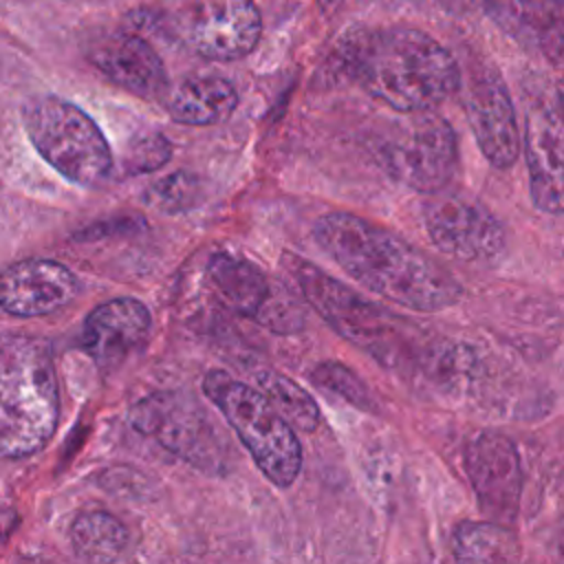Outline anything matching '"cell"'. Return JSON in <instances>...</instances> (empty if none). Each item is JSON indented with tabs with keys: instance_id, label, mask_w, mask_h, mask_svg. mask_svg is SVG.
I'll list each match as a JSON object with an SVG mask.
<instances>
[{
	"instance_id": "obj_2",
	"label": "cell",
	"mask_w": 564,
	"mask_h": 564,
	"mask_svg": "<svg viewBox=\"0 0 564 564\" xmlns=\"http://www.w3.org/2000/svg\"><path fill=\"white\" fill-rule=\"evenodd\" d=\"M344 62L366 93L399 112H430L460 84L452 53L412 26L359 31L344 44Z\"/></svg>"
},
{
	"instance_id": "obj_19",
	"label": "cell",
	"mask_w": 564,
	"mask_h": 564,
	"mask_svg": "<svg viewBox=\"0 0 564 564\" xmlns=\"http://www.w3.org/2000/svg\"><path fill=\"white\" fill-rule=\"evenodd\" d=\"M207 271L214 289L234 311L258 317L271 293V284L256 264L240 256L216 253Z\"/></svg>"
},
{
	"instance_id": "obj_17",
	"label": "cell",
	"mask_w": 564,
	"mask_h": 564,
	"mask_svg": "<svg viewBox=\"0 0 564 564\" xmlns=\"http://www.w3.org/2000/svg\"><path fill=\"white\" fill-rule=\"evenodd\" d=\"M482 9L551 59L564 57V0H485Z\"/></svg>"
},
{
	"instance_id": "obj_5",
	"label": "cell",
	"mask_w": 564,
	"mask_h": 564,
	"mask_svg": "<svg viewBox=\"0 0 564 564\" xmlns=\"http://www.w3.org/2000/svg\"><path fill=\"white\" fill-rule=\"evenodd\" d=\"M26 134L40 156L75 185H99L110 167V148L97 123L62 97H35L22 115Z\"/></svg>"
},
{
	"instance_id": "obj_6",
	"label": "cell",
	"mask_w": 564,
	"mask_h": 564,
	"mask_svg": "<svg viewBox=\"0 0 564 564\" xmlns=\"http://www.w3.org/2000/svg\"><path fill=\"white\" fill-rule=\"evenodd\" d=\"M130 423L203 474L223 476L231 469L227 434L187 392L163 390L139 399L130 410Z\"/></svg>"
},
{
	"instance_id": "obj_24",
	"label": "cell",
	"mask_w": 564,
	"mask_h": 564,
	"mask_svg": "<svg viewBox=\"0 0 564 564\" xmlns=\"http://www.w3.org/2000/svg\"><path fill=\"white\" fill-rule=\"evenodd\" d=\"M172 156V145L161 132H143L123 150V172L139 176L163 167Z\"/></svg>"
},
{
	"instance_id": "obj_12",
	"label": "cell",
	"mask_w": 564,
	"mask_h": 564,
	"mask_svg": "<svg viewBox=\"0 0 564 564\" xmlns=\"http://www.w3.org/2000/svg\"><path fill=\"white\" fill-rule=\"evenodd\" d=\"M524 156L535 207L564 214V106L551 97L527 104Z\"/></svg>"
},
{
	"instance_id": "obj_14",
	"label": "cell",
	"mask_w": 564,
	"mask_h": 564,
	"mask_svg": "<svg viewBox=\"0 0 564 564\" xmlns=\"http://www.w3.org/2000/svg\"><path fill=\"white\" fill-rule=\"evenodd\" d=\"M467 474L480 507L496 520L513 518L520 498L516 447L500 434H480L467 447Z\"/></svg>"
},
{
	"instance_id": "obj_21",
	"label": "cell",
	"mask_w": 564,
	"mask_h": 564,
	"mask_svg": "<svg viewBox=\"0 0 564 564\" xmlns=\"http://www.w3.org/2000/svg\"><path fill=\"white\" fill-rule=\"evenodd\" d=\"M256 388L293 430L313 432L317 427L319 408L315 399L289 377L275 370H262L256 375Z\"/></svg>"
},
{
	"instance_id": "obj_11",
	"label": "cell",
	"mask_w": 564,
	"mask_h": 564,
	"mask_svg": "<svg viewBox=\"0 0 564 564\" xmlns=\"http://www.w3.org/2000/svg\"><path fill=\"white\" fill-rule=\"evenodd\" d=\"M423 225L436 249L467 262L494 260L505 249L496 216L460 194H434L423 207Z\"/></svg>"
},
{
	"instance_id": "obj_9",
	"label": "cell",
	"mask_w": 564,
	"mask_h": 564,
	"mask_svg": "<svg viewBox=\"0 0 564 564\" xmlns=\"http://www.w3.org/2000/svg\"><path fill=\"white\" fill-rule=\"evenodd\" d=\"M170 24L194 53L209 59L247 55L262 31L253 0H181Z\"/></svg>"
},
{
	"instance_id": "obj_20",
	"label": "cell",
	"mask_w": 564,
	"mask_h": 564,
	"mask_svg": "<svg viewBox=\"0 0 564 564\" xmlns=\"http://www.w3.org/2000/svg\"><path fill=\"white\" fill-rule=\"evenodd\" d=\"M70 544L90 564H112L128 546V529L108 511H84L70 524Z\"/></svg>"
},
{
	"instance_id": "obj_1",
	"label": "cell",
	"mask_w": 564,
	"mask_h": 564,
	"mask_svg": "<svg viewBox=\"0 0 564 564\" xmlns=\"http://www.w3.org/2000/svg\"><path fill=\"white\" fill-rule=\"evenodd\" d=\"M315 242L361 286L414 311H441L463 295L460 284L397 234L348 212L322 216Z\"/></svg>"
},
{
	"instance_id": "obj_3",
	"label": "cell",
	"mask_w": 564,
	"mask_h": 564,
	"mask_svg": "<svg viewBox=\"0 0 564 564\" xmlns=\"http://www.w3.org/2000/svg\"><path fill=\"white\" fill-rule=\"evenodd\" d=\"M59 392L48 341L0 333V458L40 452L55 432Z\"/></svg>"
},
{
	"instance_id": "obj_4",
	"label": "cell",
	"mask_w": 564,
	"mask_h": 564,
	"mask_svg": "<svg viewBox=\"0 0 564 564\" xmlns=\"http://www.w3.org/2000/svg\"><path fill=\"white\" fill-rule=\"evenodd\" d=\"M203 392L223 412L260 471L278 487H291L302 467L295 430L273 410L264 394L225 370H209Z\"/></svg>"
},
{
	"instance_id": "obj_15",
	"label": "cell",
	"mask_w": 564,
	"mask_h": 564,
	"mask_svg": "<svg viewBox=\"0 0 564 564\" xmlns=\"http://www.w3.org/2000/svg\"><path fill=\"white\" fill-rule=\"evenodd\" d=\"M150 313L134 297H115L93 308L84 322L82 348L101 368L126 361L150 335Z\"/></svg>"
},
{
	"instance_id": "obj_10",
	"label": "cell",
	"mask_w": 564,
	"mask_h": 564,
	"mask_svg": "<svg viewBox=\"0 0 564 564\" xmlns=\"http://www.w3.org/2000/svg\"><path fill=\"white\" fill-rule=\"evenodd\" d=\"M463 86V106L480 152L494 167H509L520 152V130L516 123L509 90L496 68L469 62Z\"/></svg>"
},
{
	"instance_id": "obj_18",
	"label": "cell",
	"mask_w": 564,
	"mask_h": 564,
	"mask_svg": "<svg viewBox=\"0 0 564 564\" xmlns=\"http://www.w3.org/2000/svg\"><path fill=\"white\" fill-rule=\"evenodd\" d=\"M238 104L236 88L216 75L183 77L167 95L174 121L187 126H212L225 121Z\"/></svg>"
},
{
	"instance_id": "obj_27",
	"label": "cell",
	"mask_w": 564,
	"mask_h": 564,
	"mask_svg": "<svg viewBox=\"0 0 564 564\" xmlns=\"http://www.w3.org/2000/svg\"><path fill=\"white\" fill-rule=\"evenodd\" d=\"M562 564H564V538H562Z\"/></svg>"
},
{
	"instance_id": "obj_8",
	"label": "cell",
	"mask_w": 564,
	"mask_h": 564,
	"mask_svg": "<svg viewBox=\"0 0 564 564\" xmlns=\"http://www.w3.org/2000/svg\"><path fill=\"white\" fill-rule=\"evenodd\" d=\"M386 170L403 185L441 194L458 167V143L452 126L430 112H416L399 126L381 145Z\"/></svg>"
},
{
	"instance_id": "obj_23",
	"label": "cell",
	"mask_w": 564,
	"mask_h": 564,
	"mask_svg": "<svg viewBox=\"0 0 564 564\" xmlns=\"http://www.w3.org/2000/svg\"><path fill=\"white\" fill-rule=\"evenodd\" d=\"M311 379L315 386L341 397L344 401H348L355 408H361V410L372 408V397H370L368 388L364 386V381L350 368H346L337 361H322L319 366L313 368Z\"/></svg>"
},
{
	"instance_id": "obj_16",
	"label": "cell",
	"mask_w": 564,
	"mask_h": 564,
	"mask_svg": "<svg viewBox=\"0 0 564 564\" xmlns=\"http://www.w3.org/2000/svg\"><path fill=\"white\" fill-rule=\"evenodd\" d=\"M93 64L117 86L152 99L165 90L167 75L154 46L132 31L112 33L93 44Z\"/></svg>"
},
{
	"instance_id": "obj_13",
	"label": "cell",
	"mask_w": 564,
	"mask_h": 564,
	"mask_svg": "<svg viewBox=\"0 0 564 564\" xmlns=\"http://www.w3.org/2000/svg\"><path fill=\"white\" fill-rule=\"evenodd\" d=\"M79 293L75 273L55 260H20L0 271V308L15 317L53 313Z\"/></svg>"
},
{
	"instance_id": "obj_26",
	"label": "cell",
	"mask_w": 564,
	"mask_h": 564,
	"mask_svg": "<svg viewBox=\"0 0 564 564\" xmlns=\"http://www.w3.org/2000/svg\"><path fill=\"white\" fill-rule=\"evenodd\" d=\"M317 4H319L324 11H330L333 7L339 4V0H317Z\"/></svg>"
},
{
	"instance_id": "obj_25",
	"label": "cell",
	"mask_w": 564,
	"mask_h": 564,
	"mask_svg": "<svg viewBox=\"0 0 564 564\" xmlns=\"http://www.w3.org/2000/svg\"><path fill=\"white\" fill-rule=\"evenodd\" d=\"M200 183L189 172H172L159 178L150 189L148 198L161 212H185L198 198Z\"/></svg>"
},
{
	"instance_id": "obj_7",
	"label": "cell",
	"mask_w": 564,
	"mask_h": 564,
	"mask_svg": "<svg viewBox=\"0 0 564 564\" xmlns=\"http://www.w3.org/2000/svg\"><path fill=\"white\" fill-rule=\"evenodd\" d=\"M308 304L348 341L388 361L408 339V322L383 306L361 297L315 264L295 256L286 258Z\"/></svg>"
},
{
	"instance_id": "obj_22",
	"label": "cell",
	"mask_w": 564,
	"mask_h": 564,
	"mask_svg": "<svg viewBox=\"0 0 564 564\" xmlns=\"http://www.w3.org/2000/svg\"><path fill=\"white\" fill-rule=\"evenodd\" d=\"M456 560L458 564H518V544L496 524L467 522L456 531Z\"/></svg>"
}]
</instances>
